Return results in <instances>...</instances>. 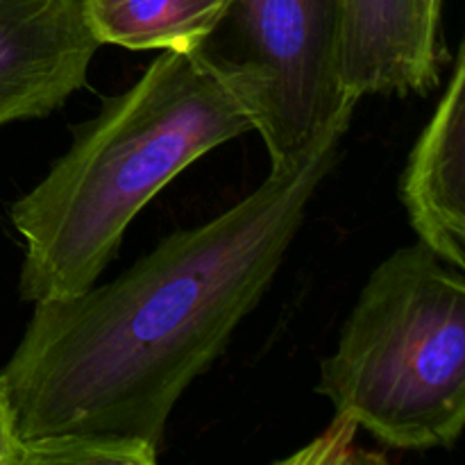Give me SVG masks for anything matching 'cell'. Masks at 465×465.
Here are the masks:
<instances>
[{
	"instance_id": "1",
	"label": "cell",
	"mask_w": 465,
	"mask_h": 465,
	"mask_svg": "<svg viewBox=\"0 0 465 465\" xmlns=\"http://www.w3.org/2000/svg\"><path fill=\"white\" fill-rule=\"evenodd\" d=\"M354 112L348 104L293 163L116 280L35 302L3 368L21 439L109 436L162 452L175 404L271 289Z\"/></svg>"
},
{
	"instance_id": "2",
	"label": "cell",
	"mask_w": 465,
	"mask_h": 465,
	"mask_svg": "<svg viewBox=\"0 0 465 465\" xmlns=\"http://www.w3.org/2000/svg\"><path fill=\"white\" fill-rule=\"evenodd\" d=\"M262 89L212 41L162 50L143 75L73 127L71 148L9 209L25 302L91 289L145 204L218 145L257 130Z\"/></svg>"
},
{
	"instance_id": "3",
	"label": "cell",
	"mask_w": 465,
	"mask_h": 465,
	"mask_svg": "<svg viewBox=\"0 0 465 465\" xmlns=\"http://www.w3.org/2000/svg\"><path fill=\"white\" fill-rule=\"evenodd\" d=\"M316 393L336 420L402 452L450 450L465 425V277L420 241L363 284Z\"/></svg>"
},
{
	"instance_id": "4",
	"label": "cell",
	"mask_w": 465,
	"mask_h": 465,
	"mask_svg": "<svg viewBox=\"0 0 465 465\" xmlns=\"http://www.w3.org/2000/svg\"><path fill=\"white\" fill-rule=\"evenodd\" d=\"M98 48L82 0H0V127L62 107Z\"/></svg>"
},
{
	"instance_id": "5",
	"label": "cell",
	"mask_w": 465,
	"mask_h": 465,
	"mask_svg": "<svg viewBox=\"0 0 465 465\" xmlns=\"http://www.w3.org/2000/svg\"><path fill=\"white\" fill-rule=\"evenodd\" d=\"M439 64L422 0H341L336 66L345 98L427 94L439 84Z\"/></svg>"
},
{
	"instance_id": "6",
	"label": "cell",
	"mask_w": 465,
	"mask_h": 465,
	"mask_svg": "<svg viewBox=\"0 0 465 465\" xmlns=\"http://www.w3.org/2000/svg\"><path fill=\"white\" fill-rule=\"evenodd\" d=\"M465 50L448 89L418 136L400 180V200L418 241L450 266L465 268Z\"/></svg>"
},
{
	"instance_id": "7",
	"label": "cell",
	"mask_w": 465,
	"mask_h": 465,
	"mask_svg": "<svg viewBox=\"0 0 465 465\" xmlns=\"http://www.w3.org/2000/svg\"><path fill=\"white\" fill-rule=\"evenodd\" d=\"M236 0H82L98 44L148 53L189 50L213 39Z\"/></svg>"
},
{
	"instance_id": "8",
	"label": "cell",
	"mask_w": 465,
	"mask_h": 465,
	"mask_svg": "<svg viewBox=\"0 0 465 465\" xmlns=\"http://www.w3.org/2000/svg\"><path fill=\"white\" fill-rule=\"evenodd\" d=\"M157 459V450L132 439L68 434L25 440V465H153Z\"/></svg>"
},
{
	"instance_id": "9",
	"label": "cell",
	"mask_w": 465,
	"mask_h": 465,
	"mask_svg": "<svg viewBox=\"0 0 465 465\" xmlns=\"http://www.w3.org/2000/svg\"><path fill=\"white\" fill-rule=\"evenodd\" d=\"M0 465H25V440L18 434L7 380L0 372Z\"/></svg>"
},
{
	"instance_id": "10",
	"label": "cell",
	"mask_w": 465,
	"mask_h": 465,
	"mask_svg": "<svg viewBox=\"0 0 465 465\" xmlns=\"http://www.w3.org/2000/svg\"><path fill=\"white\" fill-rule=\"evenodd\" d=\"M425 5V30L427 36L434 45H439L440 35V16H443V5L445 0H422Z\"/></svg>"
}]
</instances>
